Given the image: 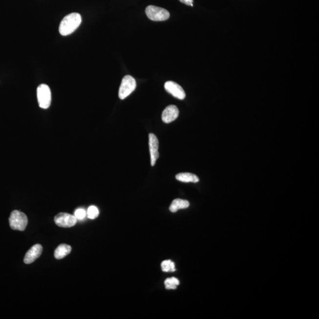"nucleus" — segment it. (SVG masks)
Masks as SVG:
<instances>
[{
	"label": "nucleus",
	"instance_id": "5",
	"mask_svg": "<svg viewBox=\"0 0 319 319\" xmlns=\"http://www.w3.org/2000/svg\"><path fill=\"white\" fill-rule=\"evenodd\" d=\"M146 13L149 19L152 21H165L170 18V13L167 10L154 5H149L147 7Z\"/></svg>",
	"mask_w": 319,
	"mask_h": 319
},
{
	"label": "nucleus",
	"instance_id": "7",
	"mask_svg": "<svg viewBox=\"0 0 319 319\" xmlns=\"http://www.w3.org/2000/svg\"><path fill=\"white\" fill-rule=\"evenodd\" d=\"M166 91L171 94L174 97L179 100H184L186 97V94L182 86L174 82H166L165 84Z\"/></svg>",
	"mask_w": 319,
	"mask_h": 319
},
{
	"label": "nucleus",
	"instance_id": "18",
	"mask_svg": "<svg viewBox=\"0 0 319 319\" xmlns=\"http://www.w3.org/2000/svg\"><path fill=\"white\" fill-rule=\"evenodd\" d=\"M179 1L186 5L193 6V0H179Z\"/></svg>",
	"mask_w": 319,
	"mask_h": 319
},
{
	"label": "nucleus",
	"instance_id": "13",
	"mask_svg": "<svg viewBox=\"0 0 319 319\" xmlns=\"http://www.w3.org/2000/svg\"><path fill=\"white\" fill-rule=\"evenodd\" d=\"M176 179L180 182L184 183H197L199 181V177L196 175L190 173H182L177 174Z\"/></svg>",
	"mask_w": 319,
	"mask_h": 319
},
{
	"label": "nucleus",
	"instance_id": "17",
	"mask_svg": "<svg viewBox=\"0 0 319 319\" xmlns=\"http://www.w3.org/2000/svg\"><path fill=\"white\" fill-rule=\"evenodd\" d=\"M86 214V211L83 210V209H78V210H76L75 212V216L77 220L84 219L85 218Z\"/></svg>",
	"mask_w": 319,
	"mask_h": 319
},
{
	"label": "nucleus",
	"instance_id": "3",
	"mask_svg": "<svg viewBox=\"0 0 319 319\" xmlns=\"http://www.w3.org/2000/svg\"><path fill=\"white\" fill-rule=\"evenodd\" d=\"M37 96L39 106L43 109H47L50 106L52 95L50 87L46 84H41L37 89Z\"/></svg>",
	"mask_w": 319,
	"mask_h": 319
},
{
	"label": "nucleus",
	"instance_id": "8",
	"mask_svg": "<svg viewBox=\"0 0 319 319\" xmlns=\"http://www.w3.org/2000/svg\"><path fill=\"white\" fill-rule=\"evenodd\" d=\"M149 148L150 152L151 165L154 166L156 165V161L159 157V140H158L156 135L154 134H149Z\"/></svg>",
	"mask_w": 319,
	"mask_h": 319
},
{
	"label": "nucleus",
	"instance_id": "15",
	"mask_svg": "<svg viewBox=\"0 0 319 319\" xmlns=\"http://www.w3.org/2000/svg\"><path fill=\"white\" fill-rule=\"evenodd\" d=\"M161 266L164 272H174L176 271L174 262L170 260L163 261Z\"/></svg>",
	"mask_w": 319,
	"mask_h": 319
},
{
	"label": "nucleus",
	"instance_id": "10",
	"mask_svg": "<svg viewBox=\"0 0 319 319\" xmlns=\"http://www.w3.org/2000/svg\"><path fill=\"white\" fill-rule=\"evenodd\" d=\"M42 251H43V248H42L41 245L36 244L34 245L25 254L24 258V263L26 264L32 263L41 255Z\"/></svg>",
	"mask_w": 319,
	"mask_h": 319
},
{
	"label": "nucleus",
	"instance_id": "14",
	"mask_svg": "<svg viewBox=\"0 0 319 319\" xmlns=\"http://www.w3.org/2000/svg\"><path fill=\"white\" fill-rule=\"evenodd\" d=\"M180 282L179 279L175 277L169 278L166 279L165 284L166 289H176L177 286H179Z\"/></svg>",
	"mask_w": 319,
	"mask_h": 319
},
{
	"label": "nucleus",
	"instance_id": "1",
	"mask_svg": "<svg viewBox=\"0 0 319 319\" xmlns=\"http://www.w3.org/2000/svg\"><path fill=\"white\" fill-rule=\"evenodd\" d=\"M82 22V18L77 13H70L64 17L59 25V33L62 36L71 35L80 27Z\"/></svg>",
	"mask_w": 319,
	"mask_h": 319
},
{
	"label": "nucleus",
	"instance_id": "9",
	"mask_svg": "<svg viewBox=\"0 0 319 319\" xmlns=\"http://www.w3.org/2000/svg\"><path fill=\"white\" fill-rule=\"evenodd\" d=\"M179 111L177 107L175 106H169L164 110L162 118L164 123L166 124L170 123L176 120L179 117Z\"/></svg>",
	"mask_w": 319,
	"mask_h": 319
},
{
	"label": "nucleus",
	"instance_id": "11",
	"mask_svg": "<svg viewBox=\"0 0 319 319\" xmlns=\"http://www.w3.org/2000/svg\"><path fill=\"white\" fill-rule=\"evenodd\" d=\"M72 248L70 245L66 244H61L56 248L55 251V257L57 259H61L65 257L71 252Z\"/></svg>",
	"mask_w": 319,
	"mask_h": 319
},
{
	"label": "nucleus",
	"instance_id": "2",
	"mask_svg": "<svg viewBox=\"0 0 319 319\" xmlns=\"http://www.w3.org/2000/svg\"><path fill=\"white\" fill-rule=\"evenodd\" d=\"M9 223L12 230L23 231L27 227V217L21 211H14L11 213Z\"/></svg>",
	"mask_w": 319,
	"mask_h": 319
},
{
	"label": "nucleus",
	"instance_id": "6",
	"mask_svg": "<svg viewBox=\"0 0 319 319\" xmlns=\"http://www.w3.org/2000/svg\"><path fill=\"white\" fill-rule=\"evenodd\" d=\"M55 224L62 228H70L75 225L77 219L75 216L67 213H59L55 217Z\"/></svg>",
	"mask_w": 319,
	"mask_h": 319
},
{
	"label": "nucleus",
	"instance_id": "12",
	"mask_svg": "<svg viewBox=\"0 0 319 319\" xmlns=\"http://www.w3.org/2000/svg\"><path fill=\"white\" fill-rule=\"evenodd\" d=\"M189 205H190V203H189L188 200L176 199L172 202L169 210H170L171 213H176L178 210L188 208Z\"/></svg>",
	"mask_w": 319,
	"mask_h": 319
},
{
	"label": "nucleus",
	"instance_id": "16",
	"mask_svg": "<svg viewBox=\"0 0 319 319\" xmlns=\"http://www.w3.org/2000/svg\"><path fill=\"white\" fill-rule=\"evenodd\" d=\"M87 217L89 219H94L97 218L99 215V211L98 208L95 206H91L89 207L87 211Z\"/></svg>",
	"mask_w": 319,
	"mask_h": 319
},
{
	"label": "nucleus",
	"instance_id": "4",
	"mask_svg": "<svg viewBox=\"0 0 319 319\" xmlns=\"http://www.w3.org/2000/svg\"><path fill=\"white\" fill-rule=\"evenodd\" d=\"M137 84L135 79L130 75L124 76L121 82L118 96L121 100H124L136 88Z\"/></svg>",
	"mask_w": 319,
	"mask_h": 319
}]
</instances>
